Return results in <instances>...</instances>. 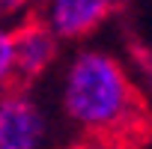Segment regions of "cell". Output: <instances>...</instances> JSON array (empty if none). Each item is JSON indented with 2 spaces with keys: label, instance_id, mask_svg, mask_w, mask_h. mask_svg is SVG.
Listing matches in <instances>:
<instances>
[{
  "label": "cell",
  "instance_id": "obj_1",
  "mask_svg": "<svg viewBox=\"0 0 152 149\" xmlns=\"http://www.w3.org/2000/svg\"><path fill=\"white\" fill-rule=\"evenodd\" d=\"M66 113L81 128L78 149H146L152 107L122 63L104 51H84L66 74Z\"/></svg>",
  "mask_w": 152,
  "mask_h": 149
},
{
  "label": "cell",
  "instance_id": "obj_2",
  "mask_svg": "<svg viewBox=\"0 0 152 149\" xmlns=\"http://www.w3.org/2000/svg\"><path fill=\"white\" fill-rule=\"evenodd\" d=\"M9 42H12V74L3 93H27V87L36 78H42L45 69L57 60V36L42 15L30 12L9 33Z\"/></svg>",
  "mask_w": 152,
  "mask_h": 149
},
{
  "label": "cell",
  "instance_id": "obj_3",
  "mask_svg": "<svg viewBox=\"0 0 152 149\" xmlns=\"http://www.w3.org/2000/svg\"><path fill=\"white\" fill-rule=\"evenodd\" d=\"M42 113L27 93H0V149H36Z\"/></svg>",
  "mask_w": 152,
  "mask_h": 149
},
{
  "label": "cell",
  "instance_id": "obj_4",
  "mask_svg": "<svg viewBox=\"0 0 152 149\" xmlns=\"http://www.w3.org/2000/svg\"><path fill=\"white\" fill-rule=\"evenodd\" d=\"M119 0H54L51 3V30L63 39H84L99 30Z\"/></svg>",
  "mask_w": 152,
  "mask_h": 149
},
{
  "label": "cell",
  "instance_id": "obj_5",
  "mask_svg": "<svg viewBox=\"0 0 152 149\" xmlns=\"http://www.w3.org/2000/svg\"><path fill=\"white\" fill-rule=\"evenodd\" d=\"M9 74H12V42H9V33L0 30V93H3Z\"/></svg>",
  "mask_w": 152,
  "mask_h": 149
},
{
  "label": "cell",
  "instance_id": "obj_6",
  "mask_svg": "<svg viewBox=\"0 0 152 149\" xmlns=\"http://www.w3.org/2000/svg\"><path fill=\"white\" fill-rule=\"evenodd\" d=\"M30 0H0V15H12L18 9H24Z\"/></svg>",
  "mask_w": 152,
  "mask_h": 149
}]
</instances>
